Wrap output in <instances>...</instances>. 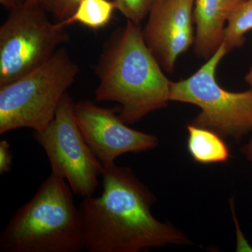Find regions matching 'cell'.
<instances>
[{"mask_svg": "<svg viewBox=\"0 0 252 252\" xmlns=\"http://www.w3.org/2000/svg\"><path fill=\"white\" fill-rule=\"evenodd\" d=\"M245 81L251 86L252 89V68L250 69V72L248 73V74H247L246 77H245Z\"/></svg>", "mask_w": 252, "mask_h": 252, "instance_id": "obj_19", "label": "cell"}, {"mask_svg": "<svg viewBox=\"0 0 252 252\" xmlns=\"http://www.w3.org/2000/svg\"><path fill=\"white\" fill-rule=\"evenodd\" d=\"M12 157L9 142L1 140L0 142V174L1 175L11 171Z\"/></svg>", "mask_w": 252, "mask_h": 252, "instance_id": "obj_16", "label": "cell"}, {"mask_svg": "<svg viewBox=\"0 0 252 252\" xmlns=\"http://www.w3.org/2000/svg\"><path fill=\"white\" fill-rule=\"evenodd\" d=\"M25 1L26 0H0V3L4 8L11 11L21 6Z\"/></svg>", "mask_w": 252, "mask_h": 252, "instance_id": "obj_17", "label": "cell"}, {"mask_svg": "<svg viewBox=\"0 0 252 252\" xmlns=\"http://www.w3.org/2000/svg\"><path fill=\"white\" fill-rule=\"evenodd\" d=\"M74 102L65 94L47 127L33 132L45 151L53 172L67 181L72 191L83 198L93 196L104 166L88 145L74 118Z\"/></svg>", "mask_w": 252, "mask_h": 252, "instance_id": "obj_7", "label": "cell"}, {"mask_svg": "<svg viewBox=\"0 0 252 252\" xmlns=\"http://www.w3.org/2000/svg\"><path fill=\"white\" fill-rule=\"evenodd\" d=\"M39 4L26 0L0 28V86L39 67L69 39L65 26L53 23Z\"/></svg>", "mask_w": 252, "mask_h": 252, "instance_id": "obj_6", "label": "cell"}, {"mask_svg": "<svg viewBox=\"0 0 252 252\" xmlns=\"http://www.w3.org/2000/svg\"><path fill=\"white\" fill-rule=\"evenodd\" d=\"M227 23L223 42L230 52L243 45L245 34L252 30V0L240 1L235 5Z\"/></svg>", "mask_w": 252, "mask_h": 252, "instance_id": "obj_13", "label": "cell"}, {"mask_svg": "<svg viewBox=\"0 0 252 252\" xmlns=\"http://www.w3.org/2000/svg\"><path fill=\"white\" fill-rule=\"evenodd\" d=\"M117 9L114 1L109 0H82L70 17L61 21L67 26L79 23L91 29L97 30L107 26Z\"/></svg>", "mask_w": 252, "mask_h": 252, "instance_id": "obj_12", "label": "cell"}, {"mask_svg": "<svg viewBox=\"0 0 252 252\" xmlns=\"http://www.w3.org/2000/svg\"><path fill=\"white\" fill-rule=\"evenodd\" d=\"M188 150L195 161L215 163L226 161L229 149L215 131L195 125L188 126Z\"/></svg>", "mask_w": 252, "mask_h": 252, "instance_id": "obj_11", "label": "cell"}, {"mask_svg": "<svg viewBox=\"0 0 252 252\" xmlns=\"http://www.w3.org/2000/svg\"><path fill=\"white\" fill-rule=\"evenodd\" d=\"M193 6L194 0H154L149 11L144 41L167 72L193 43Z\"/></svg>", "mask_w": 252, "mask_h": 252, "instance_id": "obj_9", "label": "cell"}, {"mask_svg": "<svg viewBox=\"0 0 252 252\" xmlns=\"http://www.w3.org/2000/svg\"><path fill=\"white\" fill-rule=\"evenodd\" d=\"M79 72L67 49L61 47L39 67L0 86V134L24 127L45 130Z\"/></svg>", "mask_w": 252, "mask_h": 252, "instance_id": "obj_4", "label": "cell"}, {"mask_svg": "<svg viewBox=\"0 0 252 252\" xmlns=\"http://www.w3.org/2000/svg\"><path fill=\"white\" fill-rule=\"evenodd\" d=\"M57 174L43 182L18 208L0 235L2 252H79L84 250V222L70 186Z\"/></svg>", "mask_w": 252, "mask_h": 252, "instance_id": "obj_3", "label": "cell"}, {"mask_svg": "<svg viewBox=\"0 0 252 252\" xmlns=\"http://www.w3.org/2000/svg\"><path fill=\"white\" fill-rule=\"evenodd\" d=\"M103 191L84 198V250L89 252H140L168 245H187L188 239L159 221L151 207L155 197L127 167H104Z\"/></svg>", "mask_w": 252, "mask_h": 252, "instance_id": "obj_1", "label": "cell"}, {"mask_svg": "<svg viewBox=\"0 0 252 252\" xmlns=\"http://www.w3.org/2000/svg\"><path fill=\"white\" fill-rule=\"evenodd\" d=\"M51 15L58 22L70 17L82 0H31Z\"/></svg>", "mask_w": 252, "mask_h": 252, "instance_id": "obj_15", "label": "cell"}, {"mask_svg": "<svg viewBox=\"0 0 252 252\" xmlns=\"http://www.w3.org/2000/svg\"><path fill=\"white\" fill-rule=\"evenodd\" d=\"M243 152L248 160L252 161V140L243 147Z\"/></svg>", "mask_w": 252, "mask_h": 252, "instance_id": "obj_18", "label": "cell"}, {"mask_svg": "<svg viewBox=\"0 0 252 252\" xmlns=\"http://www.w3.org/2000/svg\"><path fill=\"white\" fill-rule=\"evenodd\" d=\"M238 0H194L196 26L194 49L200 58L210 59L223 44L225 24Z\"/></svg>", "mask_w": 252, "mask_h": 252, "instance_id": "obj_10", "label": "cell"}, {"mask_svg": "<svg viewBox=\"0 0 252 252\" xmlns=\"http://www.w3.org/2000/svg\"><path fill=\"white\" fill-rule=\"evenodd\" d=\"M154 0H114L117 9L127 21L140 25L149 14Z\"/></svg>", "mask_w": 252, "mask_h": 252, "instance_id": "obj_14", "label": "cell"}, {"mask_svg": "<svg viewBox=\"0 0 252 252\" xmlns=\"http://www.w3.org/2000/svg\"><path fill=\"white\" fill-rule=\"evenodd\" d=\"M238 1L240 2V1H245V0H238Z\"/></svg>", "mask_w": 252, "mask_h": 252, "instance_id": "obj_20", "label": "cell"}, {"mask_svg": "<svg viewBox=\"0 0 252 252\" xmlns=\"http://www.w3.org/2000/svg\"><path fill=\"white\" fill-rule=\"evenodd\" d=\"M95 102L120 104L118 114L128 125L166 107L170 83L144 41L140 25L127 21L106 43L95 67Z\"/></svg>", "mask_w": 252, "mask_h": 252, "instance_id": "obj_2", "label": "cell"}, {"mask_svg": "<svg viewBox=\"0 0 252 252\" xmlns=\"http://www.w3.org/2000/svg\"><path fill=\"white\" fill-rule=\"evenodd\" d=\"M224 43L188 79L170 83V101L194 104L200 109L193 125L220 135L238 137L252 130V89L225 90L216 80L217 67L227 54Z\"/></svg>", "mask_w": 252, "mask_h": 252, "instance_id": "obj_5", "label": "cell"}, {"mask_svg": "<svg viewBox=\"0 0 252 252\" xmlns=\"http://www.w3.org/2000/svg\"><path fill=\"white\" fill-rule=\"evenodd\" d=\"M74 118L93 153L104 167L115 164L118 157L155 148L156 136L130 128L112 109L89 100L74 104Z\"/></svg>", "mask_w": 252, "mask_h": 252, "instance_id": "obj_8", "label": "cell"}]
</instances>
